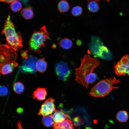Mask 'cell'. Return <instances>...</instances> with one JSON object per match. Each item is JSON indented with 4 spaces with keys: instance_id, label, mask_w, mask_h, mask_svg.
<instances>
[{
    "instance_id": "484cf974",
    "label": "cell",
    "mask_w": 129,
    "mask_h": 129,
    "mask_svg": "<svg viewBox=\"0 0 129 129\" xmlns=\"http://www.w3.org/2000/svg\"><path fill=\"white\" fill-rule=\"evenodd\" d=\"M8 92V88L5 86H2L0 87V94L1 96L7 95Z\"/></svg>"
},
{
    "instance_id": "44dd1931",
    "label": "cell",
    "mask_w": 129,
    "mask_h": 129,
    "mask_svg": "<svg viewBox=\"0 0 129 129\" xmlns=\"http://www.w3.org/2000/svg\"><path fill=\"white\" fill-rule=\"evenodd\" d=\"M59 10L61 12H65L67 11L70 8L68 3L66 0H62L59 3L58 5Z\"/></svg>"
},
{
    "instance_id": "1f68e13d",
    "label": "cell",
    "mask_w": 129,
    "mask_h": 129,
    "mask_svg": "<svg viewBox=\"0 0 129 129\" xmlns=\"http://www.w3.org/2000/svg\"><path fill=\"white\" fill-rule=\"evenodd\" d=\"M17 111L19 113H21L22 112L23 110H22L21 108H19L17 109Z\"/></svg>"
},
{
    "instance_id": "f546056e",
    "label": "cell",
    "mask_w": 129,
    "mask_h": 129,
    "mask_svg": "<svg viewBox=\"0 0 129 129\" xmlns=\"http://www.w3.org/2000/svg\"><path fill=\"white\" fill-rule=\"evenodd\" d=\"M22 0L23 1H27V0H0V1H3L8 3H12L16 0Z\"/></svg>"
},
{
    "instance_id": "d6986e66",
    "label": "cell",
    "mask_w": 129,
    "mask_h": 129,
    "mask_svg": "<svg viewBox=\"0 0 129 129\" xmlns=\"http://www.w3.org/2000/svg\"><path fill=\"white\" fill-rule=\"evenodd\" d=\"M117 119L121 122H126L128 118V115L127 112L124 110H121L118 112L116 115Z\"/></svg>"
},
{
    "instance_id": "f1b7e54d",
    "label": "cell",
    "mask_w": 129,
    "mask_h": 129,
    "mask_svg": "<svg viewBox=\"0 0 129 129\" xmlns=\"http://www.w3.org/2000/svg\"><path fill=\"white\" fill-rule=\"evenodd\" d=\"M28 51L27 50H21L20 51L21 55L23 59H26L28 57L27 53Z\"/></svg>"
},
{
    "instance_id": "ac0fdd59",
    "label": "cell",
    "mask_w": 129,
    "mask_h": 129,
    "mask_svg": "<svg viewBox=\"0 0 129 129\" xmlns=\"http://www.w3.org/2000/svg\"><path fill=\"white\" fill-rule=\"evenodd\" d=\"M21 14L24 18L27 20L31 19L33 16V12L30 8H23L22 10Z\"/></svg>"
},
{
    "instance_id": "9a60e30c",
    "label": "cell",
    "mask_w": 129,
    "mask_h": 129,
    "mask_svg": "<svg viewBox=\"0 0 129 129\" xmlns=\"http://www.w3.org/2000/svg\"><path fill=\"white\" fill-rule=\"evenodd\" d=\"M18 64L16 62L0 66V71L3 75H6L11 73L14 68L18 66Z\"/></svg>"
},
{
    "instance_id": "5bb4252c",
    "label": "cell",
    "mask_w": 129,
    "mask_h": 129,
    "mask_svg": "<svg viewBox=\"0 0 129 129\" xmlns=\"http://www.w3.org/2000/svg\"><path fill=\"white\" fill-rule=\"evenodd\" d=\"M47 94L46 89L44 88L38 87L33 93V98H36L38 100H43Z\"/></svg>"
},
{
    "instance_id": "4fadbf2b",
    "label": "cell",
    "mask_w": 129,
    "mask_h": 129,
    "mask_svg": "<svg viewBox=\"0 0 129 129\" xmlns=\"http://www.w3.org/2000/svg\"><path fill=\"white\" fill-rule=\"evenodd\" d=\"M52 116L55 123H59L62 122L68 118V114L64 113L62 109L57 110H55Z\"/></svg>"
},
{
    "instance_id": "d6a6232c",
    "label": "cell",
    "mask_w": 129,
    "mask_h": 129,
    "mask_svg": "<svg viewBox=\"0 0 129 129\" xmlns=\"http://www.w3.org/2000/svg\"><path fill=\"white\" fill-rule=\"evenodd\" d=\"M95 0V1H99V0Z\"/></svg>"
},
{
    "instance_id": "7402d4cb",
    "label": "cell",
    "mask_w": 129,
    "mask_h": 129,
    "mask_svg": "<svg viewBox=\"0 0 129 129\" xmlns=\"http://www.w3.org/2000/svg\"><path fill=\"white\" fill-rule=\"evenodd\" d=\"M88 8L89 10L92 12H96L99 9L98 4L95 0L90 1L88 4Z\"/></svg>"
},
{
    "instance_id": "52a82bcc",
    "label": "cell",
    "mask_w": 129,
    "mask_h": 129,
    "mask_svg": "<svg viewBox=\"0 0 129 129\" xmlns=\"http://www.w3.org/2000/svg\"><path fill=\"white\" fill-rule=\"evenodd\" d=\"M55 71L59 79L64 81H66L70 73L67 63L63 61H59L55 65Z\"/></svg>"
},
{
    "instance_id": "277c9868",
    "label": "cell",
    "mask_w": 129,
    "mask_h": 129,
    "mask_svg": "<svg viewBox=\"0 0 129 129\" xmlns=\"http://www.w3.org/2000/svg\"><path fill=\"white\" fill-rule=\"evenodd\" d=\"M49 38V33L45 26L41 27L38 31H34L29 41L30 49L36 53H40V49L42 47H44L45 42Z\"/></svg>"
},
{
    "instance_id": "8992f818",
    "label": "cell",
    "mask_w": 129,
    "mask_h": 129,
    "mask_svg": "<svg viewBox=\"0 0 129 129\" xmlns=\"http://www.w3.org/2000/svg\"><path fill=\"white\" fill-rule=\"evenodd\" d=\"M115 74L118 75H129V56H123L114 67Z\"/></svg>"
},
{
    "instance_id": "603a6c76",
    "label": "cell",
    "mask_w": 129,
    "mask_h": 129,
    "mask_svg": "<svg viewBox=\"0 0 129 129\" xmlns=\"http://www.w3.org/2000/svg\"><path fill=\"white\" fill-rule=\"evenodd\" d=\"M13 90L14 92L18 94H20L24 91V87L23 84L20 82L15 83L13 86Z\"/></svg>"
},
{
    "instance_id": "ffe728a7",
    "label": "cell",
    "mask_w": 129,
    "mask_h": 129,
    "mask_svg": "<svg viewBox=\"0 0 129 129\" xmlns=\"http://www.w3.org/2000/svg\"><path fill=\"white\" fill-rule=\"evenodd\" d=\"M54 122L52 114L49 115L43 116L42 119V124L47 127H49L52 126L54 124Z\"/></svg>"
},
{
    "instance_id": "9c48e42d",
    "label": "cell",
    "mask_w": 129,
    "mask_h": 129,
    "mask_svg": "<svg viewBox=\"0 0 129 129\" xmlns=\"http://www.w3.org/2000/svg\"><path fill=\"white\" fill-rule=\"evenodd\" d=\"M54 102L55 100L52 98L47 99L41 105L38 115L46 116L51 114L55 110Z\"/></svg>"
},
{
    "instance_id": "7a4b0ae2",
    "label": "cell",
    "mask_w": 129,
    "mask_h": 129,
    "mask_svg": "<svg viewBox=\"0 0 129 129\" xmlns=\"http://www.w3.org/2000/svg\"><path fill=\"white\" fill-rule=\"evenodd\" d=\"M1 33L6 37V44L14 51L17 50L22 46L21 34L16 31L14 25L11 21L10 15L7 18Z\"/></svg>"
},
{
    "instance_id": "30bf717a",
    "label": "cell",
    "mask_w": 129,
    "mask_h": 129,
    "mask_svg": "<svg viewBox=\"0 0 129 129\" xmlns=\"http://www.w3.org/2000/svg\"><path fill=\"white\" fill-rule=\"evenodd\" d=\"M104 45L101 39L94 36H92L90 42L88 44L89 49L88 52L94 57H97L99 50L101 47Z\"/></svg>"
},
{
    "instance_id": "e0dca14e",
    "label": "cell",
    "mask_w": 129,
    "mask_h": 129,
    "mask_svg": "<svg viewBox=\"0 0 129 129\" xmlns=\"http://www.w3.org/2000/svg\"><path fill=\"white\" fill-rule=\"evenodd\" d=\"M47 64L44 60V58H43L38 60L36 63V67L38 71L43 73L46 70Z\"/></svg>"
},
{
    "instance_id": "5b68a950",
    "label": "cell",
    "mask_w": 129,
    "mask_h": 129,
    "mask_svg": "<svg viewBox=\"0 0 129 129\" xmlns=\"http://www.w3.org/2000/svg\"><path fill=\"white\" fill-rule=\"evenodd\" d=\"M0 66L15 62L17 54L11 47L6 44L0 46Z\"/></svg>"
},
{
    "instance_id": "8fae6325",
    "label": "cell",
    "mask_w": 129,
    "mask_h": 129,
    "mask_svg": "<svg viewBox=\"0 0 129 129\" xmlns=\"http://www.w3.org/2000/svg\"><path fill=\"white\" fill-rule=\"evenodd\" d=\"M54 129H74L72 121L67 118L62 122L55 123L53 125Z\"/></svg>"
},
{
    "instance_id": "cb8c5ba5",
    "label": "cell",
    "mask_w": 129,
    "mask_h": 129,
    "mask_svg": "<svg viewBox=\"0 0 129 129\" xmlns=\"http://www.w3.org/2000/svg\"><path fill=\"white\" fill-rule=\"evenodd\" d=\"M22 7V4L18 0L13 1L12 3L10 5L11 10L14 12H17L20 11Z\"/></svg>"
},
{
    "instance_id": "2e32d148",
    "label": "cell",
    "mask_w": 129,
    "mask_h": 129,
    "mask_svg": "<svg viewBox=\"0 0 129 129\" xmlns=\"http://www.w3.org/2000/svg\"><path fill=\"white\" fill-rule=\"evenodd\" d=\"M59 44L63 48L67 50L70 49L72 47L73 43L70 39L64 38L59 41Z\"/></svg>"
},
{
    "instance_id": "d4e9b609",
    "label": "cell",
    "mask_w": 129,
    "mask_h": 129,
    "mask_svg": "<svg viewBox=\"0 0 129 129\" xmlns=\"http://www.w3.org/2000/svg\"><path fill=\"white\" fill-rule=\"evenodd\" d=\"M82 8L79 6H77L73 7L71 11L72 15L74 16H80L82 13Z\"/></svg>"
},
{
    "instance_id": "3957f363",
    "label": "cell",
    "mask_w": 129,
    "mask_h": 129,
    "mask_svg": "<svg viewBox=\"0 0 129 129\" xmlns=\"http://www.w3.org/2000/svg\"><path fill=\"white\" fill-rule=\"evenodd\" d=\"M120 82L119 80L114 77L103 80L91 88L89 94L95 97H104L108 95L114 89L118 88V87L114 86L113 85Z\"/></svg>"
},
{
    "instance_id": "6da1fadb",
    "label": "cell",
    "mask_w": 129,
    "mask_h": 129,
    "mask_svg": "<svg viewBox=\"0 0 129 129\" xmlns=\"http://www.w3.org/2000/svg\"><path fill=\"white\" fill-rule=\"evenodd\" d=\"M90 54H85L81 59L80 66L75 69V81L77 83L82 85L87 88L88 87L89 77L94 70L99 64V62L96 58H91Z\"/></svg>"
},
{
    "instance_id": "ba28073f",
    "label": "cell",
    "mask_w": 129,
    "mask_h": 129,
    "mask_svg": "<svg viewBox=\"0 0 129 129\" xmlns=\"http://www.w3.org/2000/svg\"><path fill=\"white\" fill-rule=\"evenodd\" d=\"M37 59L34 56L30 55L23 62L21 66V71L23 73L29 72L34 73L37 71L36 67V63Z\"/></svg>"
},
{
    "instance_id": "7c38bea8",
    "label": "cell",
    "mask_w": 129,
    "mask_h": 129,
    "mask_svg": "<svg viewBox=\"0 0 129 129\" xmlns=\"http://www.w3.org/2000/svg\"><path fill=\"white\" fill-rule=\"evenodd\" d=\"M113 55L111 51L104 45L102 46L99 51L97 57L106 60L112 58Z\"/></svg>"
},
{
    "instance_id": "83f0119b",
    "label": "cell",
    "mask_w": 129,
    "mask_h": 129,
    "mask_svg": "<svg viewBox=\"0 0 129 129\" xmlns=\"http://www.w3.org/2000/svg\"><path fill=\"white\" fill-rule=\"evenodd\" d=\"M97 76L96 74L92 73L90 75L88 81V83L92 84L94 83L96 80Z\"/></svg>"
},
{
    "instance_id": "4dcf8cb0",
    "label": "cell",
    "mask_w": 129,
    "mask_h": 129,
    "mask_svg": "<svg viewBox=\"0 0 129 129\" xmlns=\"http://www.w3.org/2000/svg\"><path fill=\"white\" fill-rule=\"evenodd\" d=\"M18 129H23L21 125V123L20 122H18L17 123V125Z\"/></svg>"
},
{
    "instance_id": "4316f807",
    "label": "cell",
    "mask_w": 129,
    "mask_h": 129,
    "mask_svg": "<svg viewBox=\"0 0 129 129\" xmlns=\"http://www.w3.org/2000/svg\"><path fill=\"white\" fill-rule=\"evenodd\" d=\"M74 124L75 126L80 125L83 123V121L81 118L79 117H76L74 118L73 119Z\"/></svg>"
}]
</instances>
